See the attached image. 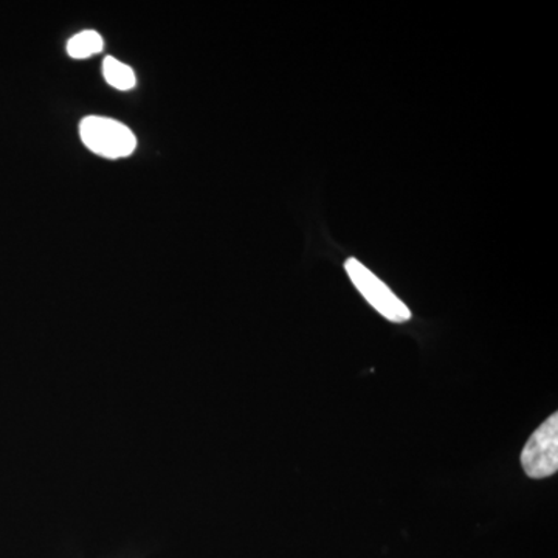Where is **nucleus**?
I'll use <instances>...</instances> for the list:
<instances>
[{
    "label": "nucleus",
    "mask_w": 558,
    "mask_h": 558,
    "mask_svg": "<svg viewBox=\"0 0 558 558\" xmlns=\"http://www.w3.org/2000/svg\"><path fill=\"white\" fill-rule=\"evenodd\" d=\"M80 135L87 149L105 159H123L137 148L134 132L126 124L108 117H86L81 121Z\"/></svg>",
    "instance_id": "f257e3e1"
},
{
    "label": "nucleus",
    "mask_w": 558,
    "mask_h": 558,
    "mask_svg": "<svg viewBox=\"0 0 558 558\" xmlns=\"http://www.w3.org/2000/svg\"><path fill=\"white\" fill-rule=\"evenodd\" d=\"M344 269H347L352 284L362 293L363 299L368 301L371 306L379 312L381 317L392 323L409 322L411 318L409 306L380 278H377L368 267L363 266L355 258H349L344 263Z\"/></svg>",
    "instance_id": "f03ea898"
},
{
    "label": "nucleus",
    "mask_w": 558,
    "mask_h": 558,
    "mask_svg": "<svg viewBox=\"0 0 558 558\" xmlns=\"http://www.w3.org/2000/svg\"><path fill=\"white\" fill-rule=\"evenodd\" d=\"M521 468L532 480L549 478L558 470V414L546 418L521 451Z\"/></svg>",
    "instance_id": "7ed1b4c3"
},
{
    "label": "nucleus",
    "mask_w": 558,
    "mask_h": 558,
    "mask_svg": "<svg viewBox=\"0 0 558 558\" xmlns=\"http://www.w3.org/2000/svg\"><path fill=\"white\" fill-rule=\"evenodd\" d=\"M102 76L113 89L123 92L134 89L135 84H137L134 70L113 57H108L102 62Z\"/></svg>",
    "instance_id": "20e7f679"
},
{
    "label": "nucleus",
    "mask_w": 558,
    "mask_h": 558,
    "mask_svg": "<svg viewBox=\"0 0 558 558\" xmlns=\"http://www.w3.org/2000/svg\"><path fill=\"white\" fill-rule=\"evenodd\" d=\"M102 49H105V40L100 33L95 31L81 32L68 43V53L73 60H86L101 53Z\"/></svg>",
    "instance_id": "39448f33"
}]
</instances>
